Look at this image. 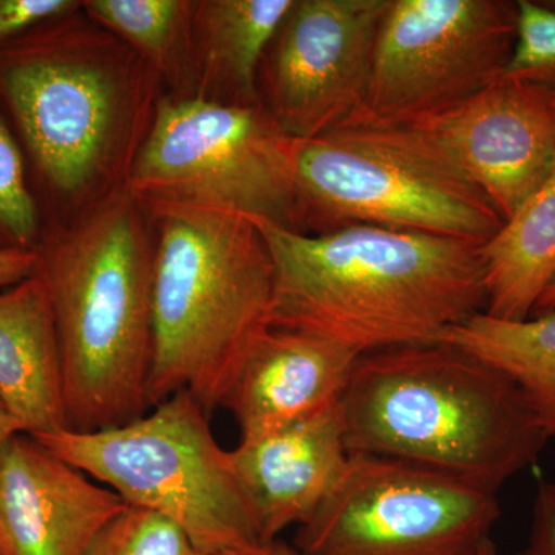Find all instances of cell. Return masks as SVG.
Masks as SVG:
<instances>
[{
	"label": "cell",
	"instance_id": "e0dca14e",
	"mask_svg": "<svg viewBox=\"0 0 555 555\" xmlns=\"http://www.w3.org/2000/svg\"><path fill=\"white\" fill-rule=\"evenodd\" d=\"M294 0H193L195 94L259 105L258 69Z\"/></svg>",
	"mask_w": 555,
	"mask_h": 555
},
{
	"label": "cell",
	"instance_id": "ba28073f",
	"mask_svg": "<svg viewBox=\"0 0 555 555\" xmlns=\"http://www.w3.org/2000/svg\"><path fill=\"white\" fill-rule=\"evenodd\" d=\"M295 139L261 105L164 93L127 192L144 207L181 206L294 230Z\"/></svg>",
	"mask_w": 555,
	"mask_h": 555
},
{
	"label": "cell",
	"instance_id": "52a82bcc",
	"mask_svg": "<svg viewBox=\"0 0 555 555\" xmlns=\"http://www.w3.org/2000/svg\"><path fill=\"white\" fill-rule=\"evenodd\" d=\"M36 438L126 505L169 518L204 554L261 542L230 451L188 390L126 425Z\"/></svg>",
	"mask_w": 555,
	"mask_h": 555
},
{
	"label": "cell",
	"instance_id": "cb8c5ba5",
	"mask_svg": "<svg viewBox=\"0 0 555 555\" xmlns=\"http://www.w3.org/2000/svg\"><path fill=\"white\" fill-rule=\"evenodd\" d=\"M82 9L78 0H0V50L40 25Z\"/></svg>",
	"mask_w": 555,
	"mask_h": 555
},
{
	"label": "cell",
	"instance_id": "8992f818",
	"mask_svg": "<svg viewBox=\"0 0 555 555\" xmlns=\"http://www.w3.org/2000/svg\"><path fill=\"white\" fill-rule=\"evenodd\" d=\"M408 230L483 246L502 229L491 201L412 122L350 118L295 141L294 230Z\"/></svg>",
	"mask_w": 555,
	"mask_h": 555
},
{
	"label": "cell",
	"instance_id": "4fadbf2b",
	"mask_svg": "<svg viewBox=\"0 0 555 555\" xmlns=\"http://www.w3.org/2000/svg\"><path fill=\"white\" fill-rule=\"evenodd\" d=\"M126 507L30 434L0 448V555H87Z\"/></svg>",
	"mask_w": 555,
	"mask_h": 555
},
{
	"label": "cell",
	"instance_id": "83f0119b",
	"mask_svg": "<svg viewBox=\"0 0 555 555\" xmlns=\"http://www.w3.org/2000/svg\"><path fill=\"white\" fill-rule=\"evenodd\" d=\"M20 433H24L21 423L17 422L16 416L13 415V412L10 411V408L0 398V448L9 438Z\"/></svg>",
	"mask_w": 555,
	"mask_h": 555
},
{
	"label": "cell",
	"instance_id": "484cf974",
	"mask_svg": "<svg viewBox=\"0 0 555 555\" xmlns=\"http://www.w3.org/2000/svg\"><path fill=\"white\" fill-rule=\"evenodd\" d=\"M38 264L36 250H0V288L27 280Z\"/></svg>",
	"mask_w": 555,
	"mask_h": 555
},
{
	"label": "cell",
	"instance_id": "8fae6325",
	"mask_svg": "<svg viewBox=\"0 0 555 555\" xmlns=\"http://www.w3.org/2000/svg\"><path fill=\"white\" fill-rule=\"evenodd\" d=\"M387 3L294 0L258 69L259 105L286 137H321L356 115Z\"/></svg>",
	"mask_w": 555,
	"mask_h": 555
},
{
	"label": "cell",
	"instance_id": "3957f363",
	"mask_svg": "<svg viewBox=\"0 0 555 555\" xmlns=\"http://www.w3.org/2000/svg\"><path fill=\"white\" fill-rule=\"evenodd\" d=\"M35 273L53 310L69 430L91 433L150 411L155 228L129 192L43 224Z\"/></svg>",
	"mask_w": 555,
	"mask_h": 555
},
{
	"label": "cell",
	"instance_id": "2e32d148",
	"mask_svg": "<svg viewBox=\"0 0 555 555\" xmlns=\"http://www.w3.org/2000/svg\"><path fill=\"white\" fill-rule=\"evenodd\" d=\"M0 398L25 434L68 429L53 310L36 273L0 288Z\"/></svg>",
	"mask_w": 555,
	"mask_h": 555
},
{
	"label": "cell",
	"instance_id": "44dd1931",
	"mask_svg": "<svg viewBox=\"0 0 555 555\" xmlns=\"http://www.w3.org/2000/svg\"><path fill=\"white\" fill-rule=\"evenodd\" d=\"M42 230L27 160L0 112V250H36Z\"/></svg>",
	"mask_w": 555,
	"mask_h": 555
},
{
	"label": "cell",
	"instance_id": "9a60e30c",
	"mask_svg": "<svg viewBox=\"0 0 555 555\" xmlns=\"http://www.w3.org/2000/svg\"><path fill=\"white\" fill-rule=\"evenodd\" d=\"M350 452L341 403L323 414L230 451L261 542L301 526L326 502L345 474Z\"/></svg>",
	"mask_w": 555,
	"mask_h": 555
},
{
	"label": "cell",
	"instance_id": "ffe728a7",
	"mask_svg": "<svg viewBox=\"0 0 555 555\" xmlns=\"http://www.w3.org/2000/svg\"><path fill=\"white\" fill-rule=\"evenodd\" d=\"M82 10L147 62L166 93L195 94L193 0H87Z\"/></svg>",
	"mask_w": 555,
	"mask_h": 555
},
{
	"label": "cell",
	"instance_id": "7c38bea8",
	"mask_svg": "<svg viewBox=\"0 0 555 555\" xmlns=\"http://www.w3.org/2000/svg\"><path fill=\"white\" fill-rule=\"evenodd\" d=\"M411 122L447 150L503 222L555 169V96L528 80L503 76L469 100Z\"/></svg>",
	"mask_w": 555,
	"mask_h": 555
},
{
	"label": "cell",
	"instance_id": "ac0fdd59",
	"mask_svg": "<svg viewBox=\"0 0 555 555\" xmlns=\"http://www.w3.org/2000/svg\"><path fill=\"white\" fill-rule=\"evenodd\" d=\"M486 315L524 321L555 276V169L481 246Z\"/></svg>",
	"mask_w": 555,
	"mask_h": 555
},
{
	"label": "cell",
	"instance_id": "f546056e",
	"mask_svg": "<svg viewBox=\"0 0 555 555\" xmlns=\"http://www.w3.org/2000/svg\"><path fill=\"white\" fill-rule=\"evenodd\" d=\"M478 555H502L500 554L499 547H496L494 540L489 539L488 542L481 546L480 553Z\"/></svg>",
	"mask_w": 555,
	"mask_h": 555
},
{
	"label": "cell",
	"instance_id": "603a6c76",
	"mask_svg": "<svg viewBox=\"0 0 555 555\" xmlns=\"http://www.w3.org/2000/svg\"><path fill=\"white\" fill-rule=\"evenodd\" d=\"M517 2V43L505 76L542 86L555 96V11L537 0Z\"/></svg>",
	"mask_w": 555,
	"mask_h": 555
},
{
	"label": "cell",
	"instance_id": "d6986e66",
	"mask_svg": "<svg viewBox=\"0 0 555 555\" xmlns=\"http://www.w3.org/2000/svg\"><path fill=\"white\" fill-rule=\"evenodd\" d=\"M443 341L505 372L524 392L547 440L555 437V312L524 321L480 313L449 331Z\"/></svg>",
	"mask_w": 555,
	"mask_h": 555
},
{
	"label": "cell",
	"instance_id": "9c48e42d",
	"mask_svg": "<svg viewBox=\"0 0 555 555\" xmlns=\"http://www.w3.org/2000/svg\"><path fill=\"white\" fill-rule=\"evenodd\" d=\"M494 492L389 456L350 454L345 474L298 526L302 555H478L499 521Z\"/></svg>",
	"mask_w": 555,
	"mask_h": 555
},
{
	"label": "cell",
	"instance_id": "6da1fadb",
	"mask_svg": "<svg viewBox=\"0 0 555 555\" xmlns=\"http://www.w3.org/2000/svg\"><path fill=\"white\" fill-rule=\"evenodd\" d=\"M164 93L158 73L82 9L0 50V112L43 224L126 192Z\"/></svg>",
	"mask_w": 555,
	"mask_h": 555
},
{
	"label": "cell",
	"instance_id": "d4e9b609",
	"mask_svg": "<svg viewBox=\"0 0 555 555\" xmlns=\"http://www.w3.org/2000/svg\"><path fill=\"white\" fill-rule=\"evenodd\" d=\"M517 555H555V483H542L537 489L531 531Z\"/></svg>",
	"mask_w": 555,
	"mask_h": 555
},
{
	"label": "cell",
	"instance_id": "30bf717a",
	"mask_svg": "<svg viewBox=\"0 0 555 555\" xmlns=\"http://www.w3.org/2000/svg\"><path fill=\"white\" fill-rule=\"evenodd\" d=\"M517 35V0H389L352 118L411 122L469 100L505 76Z\"/></svg>",
	"mask_w": 555,
	"mask_h": 555
},
{
	"label": "cell",
	"instance_id": "7a4b0ae2",
	"mask_svg": "<svg viewBox=\"0 0 555 555\" xmlns=\"http://www.w3.org/2000/svg\"><path fill=\"white\" fill-rule=\"evenodd\" d=\"M250 221L273 261L272 326L312 332L363 356L443 341L486 312L478 244L374 225L305 235Z\"/></svg>",
	"mask_w": 555,
	"mask_h": 555
},
{
	"label": "cell",
	"instance_id": "f1b7e54d",
	"mask_svg": "<svg viewBox=\"0 0 555 555\" xmlns=\"http://www.w3.org/2000/svg\"><path fill=\"white\" fill-rule=\"evenodd\" d=\"M555 312V276L537 301L534 312L531 317L543 315V313Z\"/></svg>",
	"mask_w": 555,
	"mask_h": 555
},
{
	"label": "cell",
	"instance_id": "277c9868",
	"mask_svg": "<svg viewBox=\"0 0 555 555\" xmlns=\"http://www.w3.org/2000/svg\"><path fill=\"white\" fill-rule=\"evenodd\" d=\"M341 412L350 454L404 460L494 494L550 441L505 372L449 341L358 357Z\"/></svg>",
	"mask_w": 555,
	"mask_h": 555
},
{
	"label": "cell",
	"instance_id": "7402d4cb",
	"mask_svg": "<svg viewBox=\"0 0 555 555\" xmlns=\"http://www.w3.org/2000/svg\"><path fill=\"white\" fill-rule=\"evenodd\" d=\"M87 555H207L169 518L129 506L96 537Z\"/></svg>",
	"mask_w": 555,
	"mask_h": 555
},
{
	"label": "cell",
	"instance_id": "4316f807",
	"mask_svg": "<svg viewBox=\"0 0 555 555\" xmlns=\"http://www.w3.org/2000/svg\"><path fill=\"white\" fill-rule=\"evenodd\" d=\"M217 555H302L297 547L286 545L280 540L273 542H254L248 545L233 547Z\"/></svg>",
	"mask_w": 555,
	"mask_h": 555
},
{
	"label": "cell",
	"instance_id": "5b68a950",
	"mask_svg": "<svg viewBox=\"0 0 555 555\" xmlns=\"http://www.w3.org/2000/svg\"><path fill=\"white\" fill-rule=\"evenodd\" d=\"M144 208L155 228L150 409L188 390L210 414L272 327V257L248 218Z\"/></svg>",
	"mask_w": 555,
	"mask_h": 555
},
{
	"label": "cell",
	"instance_id": "5bb4252c",
	"mask_svg": "<svg viewBox=\"0 0 555 555\" xmlns=\"http://www.w3.org/2000/svg\"><path fill=\"white\" fill-rule=\"evenodd\" d=\"M358 357L312 332L272 326L247 353L221 406L235 416L241 440L268 436L338 406Z\"/></svg>",
	"mask_w": 555,
	"mask_h": 555
}]
</instances>
